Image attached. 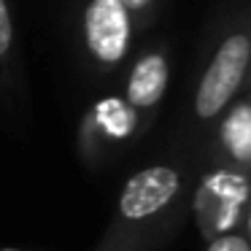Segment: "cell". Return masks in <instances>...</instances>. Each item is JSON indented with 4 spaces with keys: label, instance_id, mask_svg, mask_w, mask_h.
I'll return each mask as SVG.
<instances>
[{
    "label": "cell",
    "instance_id": "1",
    "mask_svg": "<svg viewBox=\"0 0 251 251\" xmlns=\"http://www.w3.org/2000/svg\"><path fill=\"white\" fill-rule=\"evenodd\" d=\"M192 170L181 162H151L122 184L103 238L92 251H157L192 208Z\"/></svg>",
    "mask_w": 251,
    "mask_h": 251
},
{
    "label": "cell",
    "instance_id": "2",
    "mask_svg": "<svg viewBox=\"0 0 251 251\" xmlns=\"http://www.w3.org/2000/svg\"><path fill=\"white\" fill-rule=\"evenodd\" d=\"M251 65V14L240 17L213 46L197 76L189 103V116L197 130H213L246 87Z\"/></svg>",
    "mask_w": 251,
    "mask_h": 251
},
{
    "label": "cell",
    "instance_id": "3",
    "mask_svg": "<svg viewBox=\"0 0 251 251\" xmlns=\"http://www.w3.org/2000/svg\"><path fill=\"white\" fill-rule=\"evenodd\" d=\"M138 27L122 0H78L76 44L92 76H111L130 62Z\"/></svg>",
    "mask_w": 251,
    "mask_h": 251
},
{
    "label": "cell",
    "instance_id": "4",
    "mask_svg": "<svg viewBox=\"0 0 251 251\" xmlns=\"http://www.w3.org/2000/svg\"><path fill=\"white\" fill-rule=\"evenodd\" d=\"M146 127L127 105L119 89L98 95L84 111L76 130V151L89 168H103L127 146L143 138Z\"/></svg>",
    "mask_w": 251,
    "mask_h": 251
},
{
    "label": "cell",
    "instance_id": "5",
    "mask_svg": "<svg viewBox=\"0 0 251 251\" xmlns=\"http://www.w3.org/2000/svg\"><path fill=\"white\" fill-rule=\"evenodd\" d=\"M170 87V54L165 46H149L138 57H132L127 62V71L119 81V92L127 100L135 116L141 119V125L151 127V122L157 119L162 100L168 95Z\"/></svg>",
    "mask_w": 251,
    "mask_h": 251
},
{
    "label": "cell",
    "instance_id": "6",
    "mask_svg": "<svg viewBox=\"0 0 251 251\" xmlns=\"http://www.w3.org/2000/svg\"><path fill=\"white\" fill-rule=\"evenodd\" d=\"M22 89V54H19L17 19L11 0H0V92L11 98Z\"/></svg>",
    "mask_w": 251,
    "mask_h": 251
},
{
    "label": "cell",
    "instance_id": "7",
    "mask_svg": "<svg viewBox=\"0 0 251 251\" xmlns=\"http://www.w3.org/2000/svg\"><path fill=\"white\" fill-rule=\"evenodd\" d=\"M122 3H125V8L130 11V17H132V22H135L138 33L146 30L149 25L157 19L159 0H122Z\"/></svg>",
    "mask_w": 251,
    "mask_h": 251
},
{
    "label": "cell",
    "instance_id": "8",
    "mask_svg": "<svg viewBox=\"0 0 251 251\" xmlns=\"http://www.w3.org/2000/svg\"><path fill=\"white\" fill-rule=\"evenodd\" d=\"M205 251H251V243L240 229H229V232L213 235L205 243Z\"/></svg>",
    "mask_w": 251,
    "mask_h": 251
},
{
    "label": "cell",
    "instance_id": "9",
    "mask_svg": "<svg viewBox=\"0 0 251 251\" xmlns=\"http://www.w3.org/2000/svg\"><path fill=\"white\" fill-rule=\"evenodd\" d=\"M240 232H243L246 240L251 243V197H249V205H246V213H243V227H240Z\"/></svg>",
    "mask_w": 251,
    "mask_h": 251
},
{
    "label": "cell",
    "instance_id": "10",
    "mask_svg": "<svg viewBox=\"0 0 251 251\" xmlns=\"http://www.w3.org/2000/svg\"><path fill=\"white\" fill-rule=\"evenodd\" d=\"M0 251H27V249H11V246H0Z\"/></svg>",
    "mask_w": 251,
    "mask_h": 251
},
{
    "label": "cell",
    "instance_id": "11",
    "mask_svg": "<svg viewBox=\"0 0 251 251\" xmlns=\"http://www.w3.org/2000/svg\"><path fill=\"white\" fill-rule=\"evenodd\" d=\"M246 87L251 89V65H249V76H246Z\"/></svg>",
    "mask_w": 251,
    "mask_h": 251
}]
</instances>
